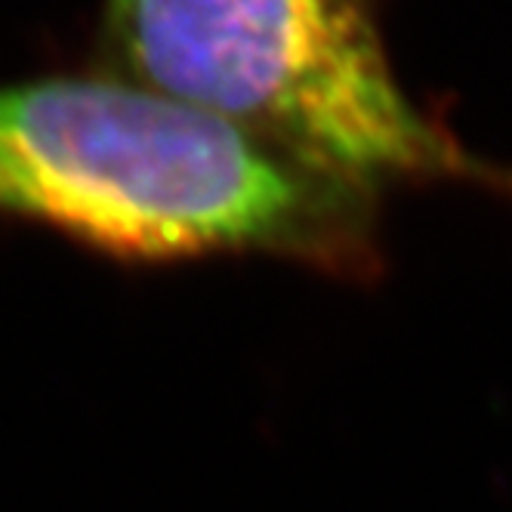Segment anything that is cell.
<instances>
[{
  "label": "cell",
  "mask_w": 512,
  "mask_h": 512,
  "mask_svg": "<svg viewBox=\"0 0 512 512\" xmlns=\"http://www.w3.org/2000/svg\"><path fill=\"white\" fill-rule=\"evenodd\" d=\"M99 47L108 75L377 195L491 176L395 78L374 0H102Z\"/></svg>",
  "instance_id": "7a4b0ae2"
},
{
  "label": "cell",
  "mask_w": 512,
  "mask_h": 512,
  "mask_svg": "<svg viewBox=\"0 0 512 512\" xmlns=\"http://www.w3.org/2000/svg\"><path fill=\"white\" fill-rule=\"evenodd\" d=\"M377 198L108 71L0 84V213L124 263L269 256L374 281Z\"/></svg>",
  "instance_id": "6da1fadb"
}]
</instances>
